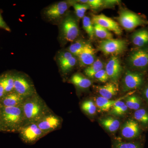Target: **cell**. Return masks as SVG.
I'll return each instance as SVG.
<instances>
[{"label":"cell","mask_w":148,"mask_h":148,"mask_svg":"<svg viewBox=\"0 0 148 148\" xmlns=\"http://www.w3.org/2000/svg\"><path fill=\"white\" fill-rule=\"evenodd\" d=\"M25 124L36 123L42 117L52 111L45 101L36 93L24 100L21 105Z\"/></svg>","instance_id":"cell-1"},{"label":"cell","mask_w":148,"mask_h":148,"mask_svg":"<svg viewBox=\"0 0 148 148\" xmlns=\"http://www.w3.org/2000/svg\"><path fill=\"white\" fill-rule=\"evenodd\" d=\"M0 124L1 131L18 132L25 124L21 105L17 107L0 108Z\"/></svg>","instance_id":"cell-2"},{"label":"cell","mask_w":148,"mask_h":148,"mask_svg":"<svg viewBox=\"0 0 148 148\" xmlns=\"http://www.w3.org/2000/svg\"><path fill=\"white\" fill-rule=\"evenodd\" d=\"M117 19L122 27L128 31L148 25V20L129 10H122Z\"/></svg>","instance_id":"cell-3"},{"label":"cell","mask_w":148,"mask_h":148,"mask_svg":"<svg viewBox=\"0 0 148 148\" xmlns=\"http://www.w3.org/2000/svg\"><path fill=\"white\" fill-rule=\"evenodd\" d=\"M128 64L135 71L143 72L148 68V46L133 49L128 56Z\"/></svg>","instance_id":"cell-4"},{"label":"cell","mask_w":148,"mask_h":148,"mask_svg":"<svg viewBox=\"0 0 148 148\" xmlns=\"http://www.w3.org/2000/svg\"><path fill=\"white\" fill-rule=\"evenodd\" d=\"M14 91L25 98L37 93L34 84L29 77L19 73L14 74Z\"/></svg>","instance_id":"cell-5"},{"label":"cell","mask_w":148,"mask_h":148,"mask_svg":"<svg viewBox=\"0 0 148 148\" xmlns=\"http://www.w3.org/2000/svg\"><path fill=\"white\" fill-rule=\"evenodd\" d=\"M61 38L66 42H73L79 34L78 25L76 19L70 15L64 18L60 26Z\"/></svg>","instance_id":"cell-6"},{"label":"cell","mask_w":148,"mask_h":148,"mask_svg":"<svg viewBox=\"0 0 148 148\" xmlns=\"http://www.w3.org/2000/svg\"><path fill=\"white\" fill-rule=\"evenodd\" d=\"M145 82V75L143 72L127 71L123 79V91L125 92L140 88Z\"/></svg>","instance_id":"cell-7"},{"label":"cell","mask_w":148,"mask_h":148,"mask_svg":"<svg viewBox=\"0 0 148 148\" xmlns=\"http://www.w3.org/2000/svg\"><path fill=\"white\" fill-rule=\"evenodd\" d=\"M18 133L22 141L29 144L36 143L46 135L35 123L24 124Z\"/></svg>","instance_id":"cell-8"},{"label":"cell","mask_w":148,"mask_h":148,"mask_svg":"<svg viewBox=\"0 0 148 148\" xmlns=\"http://www.w3.org/2000/svg\"><path fill=\"white\" fill-rule=\"evenodd\" d=\"M127 43L123 40H104L99 43L98 50L105 55L119 54L122 53L127 48Z\"/></svg>","instance_id":"cell-9"},{"label":"cell","mask_w":148,"mask_h":148,"mask_svg":"<svg viewBox=\"0 0 148 148\" xmlns=\"http://www.w3.org/2000/svg\"><path fill=\"white\" fill-rule=\"evenodd\" d=\"M62 119L51 111L36 123L40 129L46 135L59 129L62 123Z\"/></svg>","instance_id":"cell-10"},{"label":"cell","mask_w":148,"mask_h":148,"mask_svg":"<svg viewBox=\"0 0 148 148\" xmlns=\"http://www.w3.org/2000/svg\"><path fill=\"white\" fill-rule=\"evenodd\" d=\"M70 2L61 1L51 5L45 8V15L51 21H56L63 17L71 5Z\"/></svg>","instance_id":"cell-11"},{"label":"cell","mask_w":148,"mask_h":148,"mask_svg":"<svg viewBox=\"0 0 148 148\" xmlns=\"http://www.w3.org/2000/svg\"><path fill=\"white\" fill-rule=\"evenodd\" d=\"M92 20L94 23L104 27L109 31L113 32L116 34L120 36L122 33L118 23L103 14L94 15L92 16Z\"/></svg>","instance_id":"cell-12"},{"label":"cell","mask_w":148,"mask_h":148,"mask_svg":"<svg viewBox=\"0 0 148 148\" xmlns=\"http://www.w3.org/2000/svg\"><path fill=\"white\" fill-rule=\"evenodd\" d=\"M141 132L139 123L134 119H130L123 125L121 133L123 138L127 139H134L140 136Z\"/></svg>","instance_id":"cell-13"},{"label":"cell","mask_w":148,"mask_h":148,"mask_svg":"<svg viewBox=\"0 0 148 148\" xmlns=\"http://www.w3.org/2000/svg\"><path fill=\"white\" fill-rule=\"evenodd\" d=\"M107 75L112 82L116 83L121 75L122 68L119 59L116 56L111 57L106 67Z\"/></svg>","instance_id":"cell-14"},{"label":"cell","mask_w":148,"mask_h":148,"mask_svg":"<svg viewBox=\"0 0 148 148\" xmlns=\"http://www.w3.org/2000/svg\"><path fill=\"white\" fill-rule=\"evenodd\" d=\"M26 98L15 91L6 94L0 100V108L14 107L21 106Z\"/></svg>","instance_id":"cell-15"},{"label":"cell","mask_w":148,"mask_h":148,"mask_svg":"<svg viewBox=\"0 0 148 148\" xmlns=\"http://www.w3.org/2000/svg\"><path fill=\"white\" fill-rule=\"evenodd\" d=\"M95 50L89 43H86L82 53L79 56L80 66L88 67L95 61Z\"/></svg>","instance_id":"cell-16"},{"label":"cell","mask_w":148,"mask_h":148,"mask_svg":"<svg viewBox=\"0 0 148 148\" xmlns=\"http://www.w3.org/2000/svg\"><path fill=\"white\" fill-rule=\"evenodd\" d=\"M132 44L137 48L148 46V29L142 28L134 32L131 36Z\"/></svg>","instance_id":"cell-17"},{"label":"cell","mask_w":148,"mask_h":148,"mask_svg":"<svg viewBox=\"0 0 148 148\" xmlns=\"http://www.w3.org/2000/svg\"><path fill=\"white\" fill-rule=\"evenodd\" d=\"M97 92L100 95L107 99H111L116 95L119 91V87L116 83L109 82L103 86H95Z\"/></svg>","instance_id":"cell-18"},{"label":"cell","mask_w":148,"mask_h":148,"mask_svg":"<svg viewBox=\"0 0 148 148\" xmlns=\"http://www.w3.org/2000/svg\"><path fill=\"white\" fill-rule=\"evenodd\" d=\"M118 99L112 100L100 96L95 98V106L98 112H108L110 110Z\"/></svg>","instance_id":"cell-19"},{"label":"cell","mask_w":148,"mask_h":148,"mask_svg":"<svg viewBox=\"0 0 148 148\" xmlns=\"http://www.w3.org/2000/svg\"><path fill=\"white\" fill-rule=\"evenodd\" d=\"M0 84L2 86L5 94L14 91V74L7 73L0 76Z\"/></svg>","instance_id":"cell-20"},{"label":"cell","mask_w":148,"mask_h":148,"mask_svg":"<svg viewBox=\"0 0 148 148\" xmlns=\"http://www.w3.org/2000/svg\"><path fill=\"white\" fill-rule=\"evenodd\" d=\"M70 81L76 87L81 89L88 88L92 84L90 79L80 73H76L73 75Z\"/></svg>","instance_id":"cell-21"},{"label":"cell","mask_w":148,"mask_h":148,"mask_svg":"<svg viewBox=\"0 0 148 148\" xmlns=\"http://www.w3.org/2000/svg\"><path fill=\"white\" fill-rule=\"evenodd\" d=\"M101 125L111 132H116L119 128L120 122L119 120L112 117H107L99 120Z\"/></svg>","instance_id":"cell-22"},{"label":"cell","mask_w":148,"mask_h":148,"mask_svg":"<svg viewBox=\"0 0 148 148\" xmlns=\"http://www.w3.org/2000/svg\"><path fill=\"white\" fill-rule=\"evenodd\" d=\"M124 97L118 99L110 110V114L116 116H120L126 113L128 108L125 105V103L122 101V99Z\"/></svg>","instance_id":"cell-23"},{"label":"cell","mask_w":148,"mask_h":148,"mask_svg":"<svg viewBox=\"0 0 148 148\" xmlns=\"http://www.w3.org/2000/svg\"><path fill=\"white\" fill-rule=\"evenodd\" d=\"M125 103L128 109L136 111L141 108L142 105V99L138 95H128L125 98Z\"/></svg>","instance_id":"cell-24"},{"label":"cell","mask_w":148,"mask_h":148,"mask_svg":"<svg viewBox=\"0 0 148 148\" xmlns=\"http://www.w3.org/2000/svg\"><path fill=\"white\" fill-rule=\"evenodd\" d=\"M103 64L100 59L95 60L91 65L88 66L84 70L86 75L90 78H94V75L103 69Z\"/></svg>","instance_id":"cell-25"},{"label":"cell","mask_w":148,"mask_h":148,"mask_svg":"<svg viewBox=\"0 0 148 148\" xmlns=\"http://www.w3.org/2000/svg\"><path fill=\"white\" fill-rule=\"evenodd\" d=\"M134 120L145 127L148 126V111L145 109L141 108L135 111L133 114Z\"/></svg>","instance_id":"cell-26"},{"label":"cell","mask_w":148,"mask_h":148,"mask_svg":"<svg viewBox=\"0 0 148 148\" xmlns=\"http://www.w3.org/2000/svg\"><path fill=\"white\" fill-rule=\"evenodd\" d=\"M94 34L98 38L105 40L113 39V35L108 29L102 26L94 23Z\"/></svg>","instance_id":"cell-27"},{"label":"cell","mask_w":148,"mask_h":148,"mask_svg":"<svg viewBox=\"0 0 148 148\" xmlns=\"http://www.w3.org/2000/svg\"><path fill=\"white\" fill-rule=\"evenodd\" d=\"M86 43L82 41L75 42L69 47L68 51L74 56H78L82 52Z\"/></svg>","instance_id":"cell-28"},{"label":"cell","mask_w":148,"mask_h":148,"mask_svg":"<svg viewBox=\"0 0 148 148\" xmlns=\"http://www.w3.org/2000/svg\"><path fill=\"white\" fill-rule=\"evenodd\" d=\"M112 148H143V147L140 142H124L118 140L114 142Z\"/></svg>","instance_id":"cell-29"},{"label":"cell","mask_w":148,"mask_h":148,"mask_svg":"<svg viewBox=\"0 0 148 148\" xmlns=\"http://www.w3.org/2000/svg\"><path fill=\"white\" fill-rule=\"evenodd\" d=\"M81 108L85 113L90 115L95 114L97 110L95 103L91 100H86L83 102Z\"/></svg>","instance_id":"cell-30"},{"label":"cell","mask_w":148,"mask_h":148,"mask_svg":"<svg viewBox=\"0 0 148 148\" xmlns=\"http://www.w3.org/2000/svg\"><path fill=\"white\" fill-rule=\"evenodd\" d=\"M83 27L85 31L91 39L94 37V26L92 25V21L89 17L85 16L83 18Z\"/></svg>","instance_id":"cell-31"},{"label":"cell","mask_w":148,"mask_h":148,"mask_svg":"<svg viewBox=\"0 0 148 148\" xmlns=\"http://www.w3.org/2000/svg\"><path fill=\"white\" fill-rule=\"evenodd\" d=\"M76 14L79 18H83L85 14L90 7L86 3H73V4Z\"/></svg>","instance_id":"cell-32"},{"label":"cell","mask_w":148,"mask_h":148,"mask_svg":"<svg viewBox=\"0 0 148 148\" xmlns=\"http://www.w3.org/2000/svg\"><path fill=\"white\" fill-rule=\"evenodd\" d=\"M77 63V59L75 56H73L63 67L60 68L61 72L64 74H67L71 71L75 66Z\"/></svg>","instance_id":"cell-33"},{"label":"cell","mask_w":148,"mask_h":148,"mask_svg":"<svg viewBox=\"0 0 148 148\" xmlns=\"http://www.w3.org/2000/svg\"><path fill=\"white\" fill-rule=\"evenodd\" d=\"M94 78L101 82L105 83L108 79L109 77L106 70L102 69L98 72L95 75Z\"/></svg>","instance_id":"cell-34"},{"label":"cell","mask_w":148,"mask_h":148,"mask_svg":"<svg viewBox=\"0 0 148 148\" xmlns=\"http://www.w3.org/2000/svg\"><path fill=\"white\" fill-rule=\"evenodd\" d=\"M105 2L101 0H89L87 1V4L94 9H97L104 5Z\"/></svg>","instance_id":"cell-35"},{"label":"cell","mask_w":148,"mask_h":148,"mask_svg":"<svg viewBox=\"0 0 148 148\" xmlns=\"http://www.w3.org/2000/svg\"><path fill=\"white\" fill-rule=\"evenodd\" d=\"M0 28L4 29L8 32H10V28L8 26L7 24L3 19L1 12H0Z\"/></svg>","instance_id":"cell-36"},{"label":"cell","mask_w":148,"mask_h":148,"mask_svg":"<svg viewBox=\"0 0 148 148\" xmlns=\"http://www.w3.org/2000/svg\"><path fill=\"white\" fill-rule=\"evenodd\" d=\"M143 95L144 99L148 105V84L146 85L143 91Z\"/></svg>","instance_id":"cell-37"},{"label":"cell","mask_w":148,"mask_h":148,"mask_svg":"<svg viewBox=\"0 0 148 148\" xmlns=\"http://www.w3.org/2000/svg\"><path fill=\"white\" fill-rule=\"evenodd\" d=\"M5 94V91L3 88L0 84V100L4 97Z\"/></svg>","instance_id":"cell-38"},{"label":"cell","mask_w":148,"mask_h":148,"mask_svg":"<svg viewBox=\"0 0 148 148\" xmlns=\"http://www.w3.org/2000/svg\"><path fill=\"white\" fill-rule=\"evenodd\" d=\"M1 131V124H0V131Z\"/></svg>","instance_id":"cell-39"}]
</instances>
